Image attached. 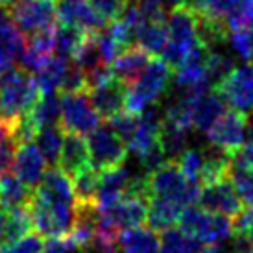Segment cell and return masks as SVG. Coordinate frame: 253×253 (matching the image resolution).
I'll return each mask as SVG.
<instances>
[{
  "label": "cell",
  "mask_w": 253,
  "mask_h": 253,
  "mask_svg": "<svg viewBox=\"0 0 253 253\" xmlns=\"http://www.w3.org/2000/svg\"><path fill=\"white\" fill-rule=\"evenodd\" d=\"M137 157H139V163H141L142 174H146V176H150L152 172H155L161 165L167 163V154H165L159 139L154 144H150L146 150H142Z\"/></svg>",
  "instance_id": "39"
},
{
  "label": "cell",
  "mask_w": 253,
  "mask_h": 253,
  "mask_svg": "<svg viewBox=\"0 0 253 253\" xmlns=\"http://www.w3.org/2000/svg\"><path fill=\"white\" fill-rule=\"evenodd\" d=\"M198 204L205 211L224 214V216L229 218L237 216L244 209V204L237 194L233 183L229 181V177H225L218 183H212V185L202 187V194H200Z\"/></svg>",
  "instance_id": "12"
},
{
  "label": "cell",
  "mask_w": 253,
  "mask_h": 253,
  "mask_svg": "<svg viewBox=\"0 0 253 253\" xmlns=\"http://www.w3.org/2000/svg\"><path fill=\"white\" fill-rule=\"evenodd\" d=\"M6 244V209L0 207V250Z\"/></svg>",
  "instance_id": "49"
},
{
  "label": "cell",
  "mask_w": 253,
  "mask_h": 253,
  "mask_svg": "<svg viewBox=\"0 0 253 253\" xmlns=\"http://www.w3.org/2000/svg\"><path fill=\"white\" fill-rule=\"evenodd\" d=\"M87 146H89L91 165L96 170H100V172L124 165L127 157L126 142L122 141L109 126L96 127L89 135Z\"/></svg>",
  "instance_id": "9"
},
{
  "label": "cell",
  "mask_w": 253,
  "mask_h": 253,
  "mask_svg": "<svg viewBox=\"0 0 253 253\" xmlns=\"http://www.w3.org/2000/svg\"><path fill=\"white\" fill-rule=\"evenodd\" d=\"M253 170V142H244L229 154V172Z\"/></svg>",
  "instance_id": "43"
},
{
  "label": "cell",
  "mask_w": 253,
  "mask_h": 253,
  "mask_svg": "<svg viewBox=\"0 0 253 253\" xmlns=\"http://www.w3.org/2000/svg\"><path fill=\"white\" fill-rule=\"evenodd\" d=\"M169 44L165 46L161 57L176 71L190 54V50L200 42L198 37V15L189 4L174 6L167 19Z\"/></svg>",
  "instance_id": "3"
},
{
  "label": "cell",
  "mask_w": 253,
  "mask_h": 253,
  "mask_svg": "<svg viewBox=\"0 0 253 253\" xmlns=\"http://www.w3.org/2000/svg\"><path fill=\"white\" fill-rule=\"evenodd\" d=\"M233 69H235V63H233L231 57L212 48L209 50V54L205 57V72H207L212 85H216L220 80H224Z\"/></svg>",
  "instance_id": "35"
},
{
  "label": "cell",
  "mask_w": 253,
  "mask_h": 253,
  "mask_svg": "<svg viewBox=\"0 0 253 253\" xmlns=\"http://www.w3.org/2000/svg\"><path fill=\"white\" fill-rule=\"evenodd\" d=\"M198 17L205 19H225L235 7L239 6V0H187Z\"/></svg>",
  "instance_id": "34"
},
{
  "label": "cell",
  "mask_w": 253,
  "mask_h": 253,
  "mask_svg": "<svg viewBox=\"0 0 253 253\" xmlns=\"http://www.w3.org/2000/svg\"><path fill=\"white\" fill-rule=\"evenodd\" d=\"M229 181L237 190L244 205H253V170H244V172H229L227 174Z\"/></svg>",
  "instance_id": "42"
},
{
  "label": "cell",
  "mask_w": 253,
  "mask_h": 253,
  "mask_svg": "<svg viewBox=\"0 0 253 253\" xmlns=\"http://www.w3.org/2000/svg\"><path fill=\"white\" fill-rule=\"evenodd\" d=\"M61 94H74V92H87V74H85L76 63L67 65L59 85Z\"/></svg>",
  "instance_id": "38"
},
{
  "label": "cell",
  "mask_w": 253,
  "mask_h": 253,
  "mask_svg": "<svg viewBox=\"0 0 253 253\" xmlns=\"http://www.w3.org/2000/svg\"><path fill=\"white\" fill-rule=\"evenodd\" d=\"M7 0H0V6H4V4H6Z\"/></svg>",
  "instance_id": "52"
},
{
  "label": "cell",
  "mask_w": 253,
  "mask_h": 253,
  "mask_svg": "<svg viewBox=\"0 0 253 253\" xmlns=\"http://www.w3.org/2000/svg\"><path fill=\"white\" fill-rule=\"evenodd\" d=\"M227 41L231 42V48L244 61H252L253 63V28L235 30L229 34Z\"/></svg>",
  "instance_id": "40"
},
{
  "label": "cell",
  "mask_w": 253,
  "mask_h": 253,
  "mask_svg": "<svg viewBox=\"0 0 253 253\" xmlns=\"http://www.w3.org/2000/svg\"><path fill=\"white\" fill-rule=\"evenodd\" d=\"M169 4H172V6H179V4H185L187 0H167Z\"/></svg>",
  "instance_id": "51"
},
{
  "label": "cell",
  "mask_w": 253,
  "mask_h": 253,
  "mask_svg": "<svg viewBox=\"0 0 253 253\" xmlns=\"http://www.w3.org/2000/svg\"><path fill=\"white\" fill-rule=\"evenodd\" d=\"M202 253H227V250H224V248L218 246V244H209L207 248L202 250Z\"/></svg>",
  "instance_id": "50"
},
{
  "label": "cell",
  "mask_w": 253,
  "mask_h": 253,
  "mask_svg": "<svg viewBox=\"0 0 253 253\" xmlns=\"http://www.w3.org/2000/svg\"><path fill=\"white\" fill-rule=\"evenodd\" d=\"M100 170H96L91 163L72 176V187H74V196L78 204H96V194H98L100 185Z\"/></svg>",
  "instance_id": "30"
},
{
  "label": "cell",
  "mask_w": 253,
  "mask_h": 253,
  "mask_svg": "<svg viewBox=\"0 0 253 253\" xmlns=\"http://www.w3.org/2000/svg\"><path fill=\"white\" fill-rule=\"evenodd\" d=\"M41 248H42L41 235L30 233V235H26L24 239L2 246L0 253H41Z\"/></svg>",
  "instance_id": "45"
},
{
  "label": "cell",
  "mask_w": 253,
  "mask_h": 253,
  "mask_svg": "<svg viewBox=\"0 0 253 253\" xmlns=\"http://www.w3.org/2000/svg\"><path fill=\"white\" fill-rule=\"evenodd\" d=\"M152 54L144 50L139 44H131L129 48H126L124 52H120L119 56L113 59L111 71L113 76L120 80L124 85H131L141 76L144 69H146L150 61H152Z\"/></svg>",
  "instance_id": "16"
},
{
  "label": "cell",
  "mask_w": 253,
  "mask_h": 253,
  "mask_svg": "<svg viewBox=\"0 0 253 253\" xmlns=\"http://www.w3.org/2000/svg\"><path fill=\"white\" fill-rule=\"evenodd\" d=\"M139 46L148 50L152 56H161L169 44V28L165 21H146L137 36Z\"/></svg>",
  "instance_id": "28"
},
{
  "label": "cell",
  "mask_w": 253,
  "mask_h": 253,
  "mask_svg": "<svg viewBox=\"0 0 253 253\" xmlns=\"http://www.w3.org/2000/svg\"><path fill=\"white\" fill-rule=\"evenodd\" d=\"M117 244L120 253H159L161 239L152 227H131L120 231Z\"/></svg>",
  "instance_id": "21"
},
{
  "label": "cell",
  "mask_w": 253,
  "mask_h": 253,
  "mask_svg": "<svg viewBox=\"0 0 253 253\" xmlns=\"http://www.w3.org/2000/svg\"><path fill=\"white\" fill-rule=\"evenodd\" d=\"M67 61L61 56H52L48 61L42 65L41 69L36 72V82L41 94H52V92L59 91V85L63 80L65 69H67Z\"/></svg>",
  "instance_id": "29"
},
{
  "label": "cell",
  "mask_w": 253,
  "mask_h": 253,
  "mask_svg": "<svg viewBox=\"0 0 253 253\" xmlns=\"http://www.w3.org/2000/svg\"><path fill=\"white\" fill-rule=\"evenodd\" d=\"M252 67H253V65H252Z\"/></svg>",
  "instance_id": "55"
},
{
  "label": "cell",
  "mask_w": 253,
  "mask_h": 253,
  "mask_svg": "<svg viewBox=\"0 0 253 253\" xmlns=\"http://www.w3.org/2000/svg\"><path fill=\"white\" fill-rule=\"evenodd\" d=\"M65 141V129L59 124L57 126H46L41 127L36 133L34 142L37 148L41 150L42 157L48 167H57L59 155H61V148H63Z\"/></svg>",
  "instance_id": "27"
},
{
  "label": "cell",
  "mask_w": 253,
  "mask_h": 253,
  "mask_svg": "<svg viewBox=\"0 0 253 253\" xmlns=\"http://www.w3.org/2000/svg\"><path fill=\"white\" fill-rule=\"evenodd\" d=\"M34 231V220L30 207L6 209V244L17 242Z\"/></svg>",
  "instance_id": "32"
},
{
  "label": "cell",
  "mask_w": 253,
  "mask_h": 253,
  "mask_svg": "<svg viewBox=\"0 0 253 253\" xmlns=\"http://www.w3.org/2000/svg\"><path fill=\"white\" fill-rule=\"evenodd\" d=\"M248 122L250 119L244 113H239L235 109L225 111L207 131V141L212 146L222 148L227 154H231L246 141Z\"/></svg>",
  "instance_id": "11"
},
{
  "label": "cell",
  "mask_w": 253,
  "mask_h": 253,
  "mask_svg": "<svg viewBox=\"0 0 253 253\" xmlns=\"http://www.w3.org/2000/svg\"><path fill=\"white\" fill-rule=\"evenodd\" d=\"M174 76V69L161 56H154L144 72L131 85H126L124 109L141 115L150 104H155L167 92Z\"/></svg>",
  "instance_id": "2"
},
{
  "label": "cell",
  "mask_w": 253,
  "mask_h": 253,
  "mask_svg": "<svg viewBox=\"0 0 253 253\" xmlns=\"http://www.w3.org/2000/svg\"><path fill=\"white\" fill-rule=\"evenodd\" d=\"M30 200H32V189H28L13 172L0 174V207L2 209L28 207Z\"/></svg>",
  "instance_id": "25"
},
{
  "label": "cell",
  "mask_w": 253,
  "mask_h": 253,
  "mask_svg": "<svg viewBox=\"0 0 253 253\" xmlns=\"http://www.w3.org/2000/svg\"><path fill=\"white\" fill-rule=\"evenodd\" d=\"M185 207L169 200V198L161 196H150V205H148V225L154 229V231H165L170 229L177 224V220L181 216V212Z\"/></svg>",
  "instance_id": "22"
},
{
  "label": "cell",
  "mask_w": 253,
  "mask_h": 253,
  "mask_svg": "<svg viewBox=\"0 0 253 253\" xmlns=\"http://www.w3.org/2000/svg\"><path fill=\"white\" fill-rule=\"evenodd\" d=\"M107 126L111 127L127 146V142L131 141V137H133L137 127H139V115H133V113L122 109L120 113L113 115L111 119H107Z\"/></svg>",
  "instance_id": "37"
},
{
  "label": "cell",
  "mask_w": 253,
  "mask_h": 253,
  "mask_svg": "<svg viewBox=\"0 0 253 253\" xmlns=\"http://www.w3.org/2000/svg\"><path fill=\"white\" fill-rule=\"evenodd\" d=\"M227 106L235 111L250 115L253 113V67L242 65L235 67L224 80L214 85Z\"/></svg>",
  "instance_id": "10"
},
{
  "label": "cell",
  "mask_w": 253,
  "mask_h": 253,
  "mask_svg": "<svg viewBox=\"0 0 253 253\" xmlns=\"http://www.w3.org/2000/svg\"><path fill=\"white\" fill-rule=\"evenodd\" d=\"M187 131L189 129L177 126L174 122H169V120L163 122V127L159 131V142H161L169 161H176L177 157L185 152V148H187Z\"/></svg>",
  "instance_id": "33"
},
{
  "label": "cell",
  "mask_w": 253,
  "mask_h": 253,
  "mask_svg": "<svg viewBox=\"0 0 253 253\" xmlns=\"http://www.w3.org/2000/svg\"><path fill=\"white\" fill-rule=\"evenodd\" d=\"M100 224V211L96 204H78L76 202V214L72 224L71 237L76 242V246L84 252H89L98 235Z\"/></svg>",
  "instance_id": "17"
},
{
  "label": "cell",
  "mask_w": 253,
  "mask_h": 253,
  "mask_svg": "<svg viewBox=\"0 0 253 253\" xmlns=\"http://www.w3.org/2000/svg\"><path fill=\"white\" fill-rule=\"evenodd\" d=\"M91 7L96 13L109 24V22L117 21L120 15L126 11L129 6V0H87Z\"/></svg>",
  "instance_id": "41"
},
{
  "label": "cell",
  "mask_w": 253,
  "mask_h": 253,
  "mask_svg": "<svg viewBox=\"0 0 253 253\" xmlns=\"http://www.w3.org/2000/svg\"><path fill=\"white\" fill-rule=\"evenodd\" d=\"M204 248V242L185 235L177 227H170V229H165L161 235L159 253H202Z\"/></svg>",
  "instance_id": "31"
},
{
  "label": "cell",
  "mask_w": 253,
  "mask_h": 253,
  "mask_svg": "<svg viewBox=\"0 0 253 253\" xmlns=\"http://www.w3.org/2000/svg\"><path fill=\"white\" fill-rule=\"evenodd\" d=\"M133 6L141 11L146 21H165L167 19L163 0H135Z\"/></svg>",
  "instance_id": "46"
},
{
  "label": "cell",
  "mask_w": 253,
  "mask_h": 253,
  "mask_svg": "<svg viewBox=\"0 0 253 253\" xmlns=\"http://www.w3.org/2000/svg\"><path fill=\"white\" fill-rule=\"evenodd\" d=\"M13 174L21 179L28 189H36L41 183L44 172H46V161L42 157L41 150L37 148L34 141L21 142L15 150L13 157Z\"/></svg>",
  "instance_id": "13"
},
{
  "label": "cell",
  "mask_w": 253,
  "mask_h": 253,
  "mask_svg": "<svg viewBox=\"0 0 253 253\" xmlns=\"http://www.w3.org/2000/svg\"><path fill=\"white\" fill-rule=\"evenodd\" d=\"M89 98H91L94 109L100 113V117L104 120L111 119L113 115H117L124 109V100H126V85L120 80L113 76L104 84L91 87L89 91Z\"/></svg>",
  "instance_id": "14"
},
{
  "label": "cell",
  "mask_w": 253,
  "mask_h": 253,
  "mask_svg": "<svg viewBox=\"0 0 253 253\" xmlns=\"http://www.w3.org/2000/svg\"><path fill=\"white\" fill-rule=\"evenodd\" d=\"M96 253H120V248L117 242H111V244H98V246L92 248ZM91 252V250H89Z\"/></svg>",
  "instance_id": "48"
},
{
  "label": "cell",
  "mask_w": 253,
  "mask_h": 253,
  "mask_svg": "<svg viewBox=\"0 0 253 253\" xmlns=\"http://www.w3.org/2000/svg\"><path fill=\"white\" fill-rule=\"evenodd\" d=\"M2 7L26 37L52 28L57 22L56 0H7Z\"/></svg>",
  "instance_id": "6"
},
{
  "label": "cell",
  "mask_w": 253,
  "mask_h": 253,
  "mask_svg": "<svg viewBox=\"0 0 253 253\" xmlns=\"http://www.w3.org/2000/svg\"><path fill=\"white\" fill-rule=\"evenodd\" d=\"M227 174H229V154L222 148L209 144L204 150V167L200 172L202 187L222 181L227 177Z\"/></svg>",
  "instance_id": "23"
},
{
  "label": "cell",
  "mask_w": 253,
  "mask_h": 253,
  "mask_svg": "<svg viewBox=\"0 0 253 253\" xmlns=\"http://www.w3.org/2000/svg\"><path fill=\"white\" fill-rule=\"evenodd\" d=\"M181 174L189 181H200V172L204 167V150L200 148H185L179 157L176 159Z\"/></svg>",
  "instance_id": "36"
},
{
  "label": "cell",
  "mask_w": 253,
  "mask_h": 253,
  "mask_svg": "<svg viewBox=\"0 0 253 253\" xmlns=\"http://www.w3.org/2000/svg\"><path fill=\"white\" fill-rule=\"evenodd\" d=\"M177 224L185 235L198 239L204 244H220L229 240L233 235L231 218L209 212L196 205L185 207Z\"/></svg>",
  "instance_id": "5"
},
{
  "label": "cell",
  "mask_w": 253,
  "mask_h": 253,
  "mask_svg": "<svg viewBox=\"0 0 253 253\" xmlns=\"http://www.w3.org/2000/svg\"><path fill=\"white\" fill-rule=\"evenodd\" d=\"M61 127L65 133L91 135L102 124L100 113L94 109L87 92L61 94Z\"/></svg>",
  "instance_id": "8"
},
{
  "label": "cell",
  "mask_w": 253,
  "mask_h": 253,
  "mask_svg": "<svg viewBox=\"0 0 253 253\" xmlns=\"http://www.w3.org/2000/svg\"><path fill=\"white\" fill-rule=\"evenodd\" d=\"M233 218H235V220L231 222V225H233L231 237L253 240V205H246L237 216H233Z\"/></svg>",
  "instance_id": "44"
},
{
  "label": "cell",
  "mask_w": 253,
  "mask_h": 253,
  "mask_svg": "<svg viewBox=\"0 0 253 253\" xmlns=\"http://www.w3.org/2000/svg\"><path fill=\"white\" fill-rule=\"evenodd\" d=\"M76 253H85V252H84V250H80V252H76Z\"/></svg>",
  "instance_id": "54"
},
{
  "label": "cell",
  "mask_w": 253,
  "mask_h": 253,
  "mask_svg": "<svg viewBox=\"0 0 253 253\" xmlns=\"http://www.w3.org/2000/svg\"><path fill=\"white\" fill-rule=\"evenodd\" d=\"M87 34H89L87 30L80 28L76 24L56 22V26H54V52H56V56L72 59L80 50V46L84 44Z\"/></svg>",
  "instance_id": "24"
},
{
  "label": "cell",
  "mask_w": 253,
  "mask_h": 253,
  "mask_svg": "<svg viewBox=\"0 0 253 253\" xmlns=\"http://www.w3.org/2000/svg\"><path fill=\"white\" fill-rule=\"evenodd\" d=\"M28 119L32 120V124L41 129L46 126H57L61 122V102L59 96H56V92L52 94H41L34 107L30 109Z\"/></svg>",
  "instance_id": "26"
},
{
  "label": "cell",
  "mask_w": 253,
  "mask_h": 253,
  "mask_svg": "<svg viewBox=\"0 0 253 253\" xmlns=\"http://www.w3.org/2000/svg\"><path fill=\"white\" fill-rule=\"evenodd\" d=\"M57 22L76 24L87 32H102L107 26L87 0H61L57 6Z\"/></svg>",
  "instance_id": "15"
},
{
  "label": "cell",
  "mask_w": 253,
  "mask_h": 253,
  "mask_svg": "<svg viewBox=\"0 0 253 253\" xmlns=\"http://www.w3.org/2000/svg\"><path fill=\"white\" fill-rule=\"evenodd\" d=\"M28 207L37 235H41L44 239L71 235L74 214H76V205L52 204V202H46V200H42L32 192V200H30Z\"/></svg>",
  "instance_id": "7"
},
{
  "label": "cell",
  "mask_w": 253,
  "mask_h": 253,
  "mask_svg": "<svg viewBox=\"0 0 253 253\" xmlns=\"http://www.w3.org/2000/svg\"><path fill=\"white\" fill-rule=\"evenodd\" d=\"M91 163L89 159V146L84 135L78 133H65L63 148H61V155L57 167L63 170L69 177L76 176L82 169H85Z\"/></svg>",
  "instance_id": "20"
},
{
  "label": "cell",
  "mask_w": 253,
  "mask_h": 253,
  "mask_svg": "<svg viewBox=\"0 0 253 253\" xmlns=\"http://www.w3.org/2000/svg\"><path fill=\"white\" fill-rule=\"evenodd\" d=\"M80 252V248L76 246V242L72 240L71 235L67 237H52L42 242L41 253H76Z\"/></svg>",
  "instance_id": "47"
},
{
  "label": "cell",
  "mask_w": 253,
  "mask_h": 253,
  "mask_svg": "<svg viewBox=\"0 0 253 253\" xmlns=\"http://www.w3.org/2000/svg\"><path fill=\"white\" fill-rule=\"evenodd\" d=\"M248 253H253V244H252V248H250V252H248Z\"/></svg>",
  "instance_id": "53"
},
{
  "label": "cell",
  "mask_w": 253,
  "mask_h": 253,
  "mask_svg": "<svg viewBox=\"0 0 253 253\" xmlns=\"http://www.w3.org/2000/svg\"><path fill=\"white\" fill-rule=\"evenodd\" d=\"M131 172L120 165L115 169L104 170L100 174V185H98V194H96V207L98 209H107L113 204H117L120 198H124L131 179Z\"/></svg>",
  "instance_id": "18"
},
{
  "label": "cell",
  "mask_w": 253,
  "mask_h": 253,
  "mask_svg": "<svg viewBox=\"0 0 253 253\" xmlns=\"http://www.w3.org/2000/svg\"><path fill=\"white\" fill-rule=\"evenodd\" d=\"M150 196H161L174 200L181 207L196 205L202 194V183L189 181L181 174L176 161H167L148 176Z\"/></svg>",
  "instance_id": "4"
},
{
  "label": "cell",
  "mask_w": 253,
  "mask_h": 253,
  "mask_svg": "<svg viewBox=\"0 0 253 253\" xmlns=\"http://www.w3.org/2000/svg\"><path fill=\"white\" fill-rule=\"evenodd\" d=\"M41 91L36 76L24 69H9L0 76V120L17 122L34 107Z\"/></svg>",
  "instance_id": "1"
},
{
  "label": "cell",
  "mask_w": 253,
  "mask_h": 253,
  "mask_svg": "<svg viewBox=\"0 0 253 253\" xmlns=\"http://www.w3.org/2000/svg\"><path fill=\"white\" fill-rule=\"evenodd\" d=\"M225 107H227V104L222 98V94L214 87H211L205 94L200 96V100L194 106L192 127L198 129V131H202V133H207L212 127V124L225 113Z\"/></svg>",
  "instance_id": "19"
}]
</instances>
